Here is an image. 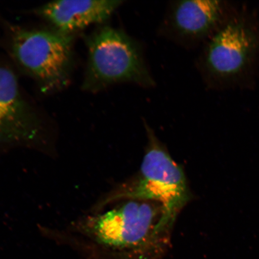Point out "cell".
Returning a JSON list of instances; mask_svg holds the SVG:
<instances>
[{
	"label": "cell",
	"instance_id": "1",
	"mask_svg": "<svg viewBox=\"0 0 259 259\" xmlns=\"http://www.w3.org/2000/svg\"><path fill=\"white\" fill-rule=\"evenodd\" d=\"M174 226L160 203L125 199L91 209L66 231L87 239L111 259H161Z\"/></svg>",
	"mask_w": 259,
	"mask_h": 259
},
{
	"label": "cell",
	"instance_id": "2",
	"mask_svg": "<svg viewBox=\"0 0 259 259\" xmlns=\"http://www.w3.org/2000/svg\"><path fill=\"white\" fill-rule=\"evenodd\" d=\"M5 47L19 70L42 93L54 94L69 86L74 66V35L53 28H29L3 21Z\"/></svg>",
	"mask_w": 259,
	"mask_h": 259
},
{
	"label": "cell",
	"instance_id": "3",
	"mask_svg": "<svg viewBox=\"0 0 259 259\" xmlns=\"http://www.w3.org/2000/svg\"><path fill=\"white\" fill-rule=\"evenodd\" d=\"M85 44L83 92L97 94L125 83L147 89L156 85L143 46L122 29L99 25L85 38Z\"/></svg>",
	"mask_w": 259,
	"mask_h": 259
},
{
	"label": "cell",
	"instance_id": "4",
	"mask_svg": "<svg viewBox=\"0 0 259 259\" xmlns=\"http://www.w3.org/2000/svg\"><path fill=\"white\" fill-rule=\"evenodd\" d=\"M147 144L135 176L113 189L92 208L99 209L125 199L159 203L176 224L178 216L192 199L185 172L171 157L153 129L144 121Z\"/></svg>",
	"mask_w": 259,
	"mask_h": 259
},
{
	"label": "cell",
	"instance_id": "5",
	"mask_svg": "<svg viewBox=\"0 0 259 259\" xmlns=\"http://www.w3.org/2000/svg\"><path fill=\"white\" fill-rule=\"evenodd\" d=\"M48 119L22 91L11 65L0 58V149L53 150Z\"/></svg>",
	"mask_w": 259,
	"mask_h": 259
},
{
	"label": "cell",
	"instance_id": "6",
	"mask_svg": "<svg viewBox=\"0 0 259 259\" xmlns=\"http://www.w3.org/2000/svg\"><path fill=\"white\" fill-rule=\"evenodd\" d=\"M257 40L241 23H230L212 35L197 61L206 80H223L244 69L256 50Z\"/></svg>",
	"mask_w": 259,
	"mask_h": 259
},
{
	"label": "cell",
	"instance_id": "7",
	"mask_svg": "<svg viewBox=\"0 0 259 259\" xmlns=\"http://www.w3.org/2000/svg\"><path fill=\"white\" fill-rule=\"evenodd\" d=\"M222 13V2L216 0L170 2L158 34L181 47L196 48L214 30Z\"/></svg>",
	"mask_w": 259,
	"mask_h": 259
},
{
	"label": "cell",
	"instance_id": "8",
	"mask_svg": "<svg viewBox=\"0 0 259 259\" xmlns=\"http://www.w3.org/2000/svg\"><path fill=\"white\" fill-rule=\"evenodd\" d=\"M124 3L122 0H61L38 6L33 13L54 30L75 36L90 26L106 24Z\"/></svg>",
	"mask_w": 259,
	"mask_h": 259
}]
</instances>
